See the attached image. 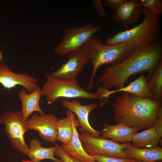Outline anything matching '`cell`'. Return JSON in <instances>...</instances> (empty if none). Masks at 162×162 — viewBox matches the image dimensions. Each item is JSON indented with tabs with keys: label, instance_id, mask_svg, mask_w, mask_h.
<instances>
[{
	"label": "cell",
	"instance_id": "1",
	"mask_svg": "<svg viewBox=\"0 0 162 162\" xmlns=\"http://www.w3.org/2000/svg\"><path fill=\"white\" fill-rule=\"evenodd\" d=\"M162 62V40L160 37L149 46L134 51L122 61L111 64L99 77L96 85L109 90L125 86L129 78L135 74L147 72L149 77Z\"/></svg>",
	"mask_w": 162,
	"mask_h": 162
},
{
	"label": "cell",
	"instance_id": "2",
	"mask_svg": "<svg viewBox=\"0 0 162 162\" xmlns=\"http://www.w3.org/2000/svg\"><path fill=\"white\" fill-rule=\"evenodd\" d=\"M162 101L141 98L123 92L115 97L112 104L114 119L118 123L140 130L152 127L162 115Z\"/></svg>",
	"mask_w": 162,
	"mask_h": 162
},
{
	"label": "cell",
	"instance_id": "3",
	"mask_svg": "<svg viewBox=\"0 0 162 162\" xmlns=\"http://www.w3.org/2000/svg\"><path fill=\"white\" fill-rule=\"evenodd\" d=\"M142 12L144 17L140 24L107 38L105 44H124L134 51L146 47L157 40L160 34L159 17L153 15L144 8Z\"/></svg>",
	"mask_w": 162,
	"mask_h": 162
},
{
	"label": "cell",
	"instance_id": "4",
	"mask_svg": "<svg viewBox=\"0 0 162 162\" xmlns=\"http://www.w3.org/2000/svg\"><path fill=\"white\" fill-rule=\"evenodd\" d=\"M81 49L86 54L93 67L88 85L85 88L88 90L92 88L94 77L99 67L104 65L120 63L134 52L124 44H103L101 39L94 35L89 38Z\"/></svg>",
	"mask_w": 162,
	"mask_h": 162
},
{
	"label": "cell",
	"instance_id": "5",
	"mask_svg": "<svg viewBox=\"0 0 162 162\" xmlns=\"http://www.w3.org/2000/svg\"><path fill=\"white\" fill-rule=\"evenodd\" d=\"M46 81L41 89L42 96L46 98L48 105L60 98L98 99L97 93L87 91L79 85L77 79L56 78L50 74H45Z\"/></svg>",
	"mask_w": 162,
	"mask_h": 162
},
{
	"label": "cell",
	"instance_id": "6",
	"mask_svg": "<svg viewBox=\"0 0 162 162\" xmlns=\"http://www.w3.org/2000/svg\"><path fill=\"white\" fill-rule=\"evenodd\" d=\"M102 29L100 26L90 23L67 29L64 32L60 43L55 48L54 52L64 56L71 51L79 50L91 37Z\"/></svg>",
	"mask_w": 162,
	"mask_h": 162
},
{
	"label": "cell",
	"instance_id": "7",
	"mask_svg": "<svg viewBox=\"0 0 162 162\" xmlns=\"http://www.w3.org/2000/svg\"><path fill=\"white\" fill-rule=\"evenodd\" d=\"M20 111L14 112L7 111L0 117V123L5 126V130L13 147L26 155L29 150L24 139V134L27 131Z\"/></svg>",
	"mask_w": 162,
	"mask_h": 162
},
{
	"label": "cell",
	"instance_id": "8",
	"mask_svg": "<svg viewBox=\"0 0 162 162\" xmlns=\"http://www.w3.org/2000/svg\"><path fill=\"white\" fill-rule=\"evenodd\" d=\"M79 138L83 149L91 155L97 154L114 157L129 158L123 149L130 143L119 144L102 137H94L86 131L82 132Z\"/></svg>",
	"mask_w": 162,
	"mask_h": 162
},
{
	"label": "cell",
	"instance_id": "9",
	"mask_svg": "<svg viewBox=\"0 0 162 162\" xmlns=\"http://www.w3.org/2000/svg\"><path fill=\"white\" fill-rule=\"evenodd\" d=\"M58 119L54 114H44L38 115L37 112L25 122L27 130L37 131L44 140L54 142L57 135V122Z\"/></svg>",
	"mask_w": 162,
	"mask_h": 162
},
{
	"label": "cell",
	"instance_id": "10",
	"mask_svg": "<svg viewBox=\"0 0 162 162\" xmlns=\"http://www.w3.org/2000/svg\"><path fill=\"white\" fill-rule=\"evenodd\" d=\"M68 60L56 70L50 74L56 78L67 80L76 79L84 66L89 61L85 52L81 48L68 55Z\"/></svg>",
	"mask_w": 162,
	"mask_h": 162
},
{
	"label": "cell",
	"instance_id": "11",
	"mask_svg": "<svg viewBox=\"0 0 162 162\" xmlns=\"http://www.w3.org/2000/svg\"><path fill=\"white\" fill-rule=\"evenodd\" d=\"M38 80L33 76L27 74L15 73L8 65L0 64V84L4 89H10L19 85L30 93L38 87Z\"/></svg>",
	"mask_w": 162,
	"mask_h": 162
},
{
	"label": "cell",
	"instance_id": "12",
	"mask_svg": "<svg viewBox=\"0 0 162 162\" xmlns=\"http://www.w3.org/2000/svg\"><path fill=\"white\" fill-rule=\"evenodd\" d=\"M62 106L73 112L78 118L80 128L79 130L82 132L86 131L92 136L99 137L101 131L94 129L90 125L89 121V115L90 112L97 108L98 105L96 104H91L88 105H82L77 100L69 101L66 99L61 102Z\"/></svg>",
	"mask_w": 162,
	"mask_h": 162
},
{
	"label": "cell",
	"instance_id": "13",
	"mask_svg": "<svg viewBox=\"0 0 162 162\" xmlns=\"http://www.w3.org/2000/svg\"><path fill=\"white\" fill-rule=\"evenodd\" d=\"M142 8L139 0H126L120 7L114 10L112 18L117 23L127 28L139 22L143 14Z\"/></svg>",
	"mask_w": 162,
	"mask_h": 162
},
{
	"label": "cell",
	"instance_id": "14",
	"mask_svg": "<svg viewBox=\"0 0 162 162\" xmlns=\"http://www.w3.org/2000/svg\"><path fill=\"white\" fill-rule=\"evenodd\" d=\"M73 133L70 142L67 144L60 146L62 149L68 155L74 157L82 162H96L92 156L84 150L79 138L77 128L80 123L75 117L72 122Z\"/></svg>",
	"mask_w": 162,
	"mask_h": 162
},
{
	"label": "cell",
	"instance_id": "15",
	"mask_svg": "<svg viewBox=\"0 0 162 162\" xmlns=\"http://www.w3.org/2000/svg\"><path fill=\"white\" fill-rule=\"evenodd\" d=\"M140 130L118 123L114 125L104 124L101 132L102 137L118 143L131 141L133 136Z\"/></svg>",
	"mask_w": 162,
	"mask_h": 162
},
{
	"label": "cell",
	"instance_id": "16",
	"mask_svg": "<svg viewBox=\"0 0 162 162\" xmlns=\"http://www.w3.org/2000/svg\"><path fill=\"white\" fill-rule=\"evenodd\" d=\"M41 88L40 86L30 94H27L26 89L23 88L19 92V98L22 102V118L27 121L30 116L34 112H38L40 115L45 114L40 108L39 101L42 96Z\"/></svg>",
	"mask_w": 162,
	"mask_h": 162
},
{
	"label": "cell",
	"instance_id": "17",
	"mask_svg": "<svg viewBox=\"0 0 162 162\" xmlns=\"http://www.w3.org/2000/svg\"><path fill=\"white\" fill-rule=\"evenodd\" d=\"M123 150L129 158L143 162H155L162 160V148L159 146L150 148H138L130 144Z\"/></svg>",
	"mask_w": 162,
	"mask_h": 162
},
{
	"label": "cell",
	"instance_id": "18",
	"mask_svg": "<svg viewBox=\"0 0 162 162\" xmlns=\"http://www.w3.org/2000/svg\"><path fill=\"white\" fill-rule=\"evenodd\" d=\"M148 80L144 74H142L137 79L128 85L118 89L110 91L107 90V97L109 98L111 94L123 92L132 94L142 98L151 99V94L148 87Z\"/></svg>",
	"mask_w": 162,
	"mask_h": 162
},
{
	"label": "cell",
	"instance_id": "19",
	"mask_svg": "<svg viewBox=\"0 0 162 162\" xmlns=\"http://www.w3.org/2000/svg\"><path fill=\"white\" fill-rule=\"evenodd\" d=\"M161 138L154 126L134 134L132 137L131 145L138 148L154 147L158 146Z\"/></svg>",
	"mask_w": 162,
	"mask_h": 162
},
{
	"label": "cell",
	"instance_id": "20",
	"mask_svg": "<svg viewBox=\"0 0 162 162\" xmlns=\"http://www.w3.org/2000/svg\"><path fill=\"white\" fill-rule=\"evenodd\" d=\"M42 143L38 139L31 140L29 142L30 148L27 155L33 162H41L44 159H50L55 162H63L62 160L54 157V152L56 146L44 148L41 146Z\"/></svg>",
	"mask_w": 162,
	"mask_h": 162
},
{
	"label": "cell",
	"instance_id": "21",
	"mask_svg": "<svg viewBox=\"0 0 162 162\" xmlns=\"http://www.w3.org/2000/svg\"><path fill=\"white\" fill-rule=\"evenodd\" d=\"M75 114L68 110L66 118L58 119L57 122V135L56 140L62 144H68L71 140L73 133L72 122Z\"/></svg>",
	"mask_w": 162,
	"mask_h": 162
},
{
	"label": "cell",
	"instance_id": "22",
	"mask_svg": "<svg viewBox=\"0 0 162 162\" xmlns=\"http://www.w3.org/2000/svg\"><path fill=\"white\" fill-rule=\"evenodd\" d=\"M146 78L148 88L151 94V99L155 101L162 100V62Z\"/></svg>",
	"mask_w": 162,
	"mask_h": 162
},
{
	"label": "cell",
	"instance_id": "23",
	"mask_svg": "<svg viewBox=\"0 0 162 162\" xmlns=\"http://www.w3.org/2000/svg\"><path fill=\"white\" fill-rule=\"evenodd\" d=\"M141 6L153 15L159 16L162 14V0H139Z\"/></svg>",
	"mask_w": 162,
	"mask_h": 162
},
{
	"label": "cell",
	"instance_id": "24",
	"mask_svg": "<svg viewBox=\"0 0 162 162\" xmlns=\"http://www.w3.org/2000/svg\"><path fill=\"white\" fill-rule=\"evenodd\" d=\"M96 162H134L136 159L112 157L100 154L91 155Z\"/></svg>",
	"mask_w": 162,
	"mask_h": 162
},
{
	"label": "cell",
	"instance_id": "25",
	"mask_svg": "<svg viewBox=\"0 0 162 162\" xmlns=\"http://www.w3.org/2000/svg\"><path fill=\"white\" fill-rule=\"evenodd\" d=\"M55 146L56 148L54 152V156L59 157L63 162H82L77 159L68 155L60 146L55 143Z\"/></svg>",
	"mask_w": 162,
	"mask_h": 162
},
{
	"label": "cell",
	"instance_id": "26",
	"mask_svg": "<svg viewBox=\"0 0 162 162\" xmlns=\"http://www.w3.org/2000/svg\"><path fill=\"white\" fill-rule=\"evenodd\" d=\"M91 3L100 17L104 18L107 16V12L103 5L101 0H92Z\"/></svg>",
	"mask_w": 162,
	"mask_h": 162
},
{
	"label": "cell",
	"instance_id": "27",
	"mask_svg": "<svg viewBox=\"0 0 162 162\" xmlns=\"http://www.w3.org/2000/svg\"><path fill=\"white\" fill-rule=\"evenodd\" d=\"M126 0H103V2L106 6L114 10L118 9Z\"/></svg>",
	"mask_w": 162,
	"mask_h": 162
},
{
	"label": "cell",
	"instance_id": "28",
	"mask_svg": "<svg viewBox=\"0 0 162 162\" xmlns=\"http://www.w3.org/2000/svg\"><path fill=\"white\" fill-rule=\"evenodd\" d=\"M157 132L160 137H162V115H160L154 125Z\"/></svg>",
	"mask_w": 162,
	"mask_h": 162
},
{
	"label": "cell",
	"instance_id": "29",
	"mask_svg": "<svg viewBox=\"0 0 162 162\" xmlns=\"http://www.w3.org/2000/svg\"><path fill=\"white\" fill-rule=\"evenodd\" d=\"M3 60V57L2 54L1 52L0 51V61Z\"/></svg>",
	"mask_w": 162,
	"mask_h": 162
},
{
	"label": "cell",
	"instance_id": "30",
	"mask_svg": "<svg viewBox=\"0 0 162 162\" xmlns=\"http://www.w3.org/2000/svg\"><path fill=\"white\" fill-rule=\"evenodd\" d=\"M134 162H143L140 160L136 159L135 161Z\"/></svg>",
	"mask_w": 162,
	"mask_h": 162
},
{
	"label": "cell",
	"instance_id": "31",
	"mask_svg": "<svg viewBox=\"0 0 162 162\" xmlns=\"http://www.w3.org/2000/svg\"><path fill=\"white\" fill-rule=\"evenodd\" d=\"M162 160H158L155 161V162H162Z\"/></svg>",
	"mask_w": 162,
	"mask_h": 162
},
{
	"label": "cell",
	"instance_id": "32",
	"mask_svg": "<svg viewBox=\"0 0 162 162\" xmlns=\"http://www.w3.org/2000/svg\"><path fill=\"white\" fill-rule=\"evenodd\" d=\"M21 162H27L26 161H22ZM30 162H32V161L30 160Z\"/></svg>",
	"mask_w": 162,
	"mask_h": 162
}]
</instances>
